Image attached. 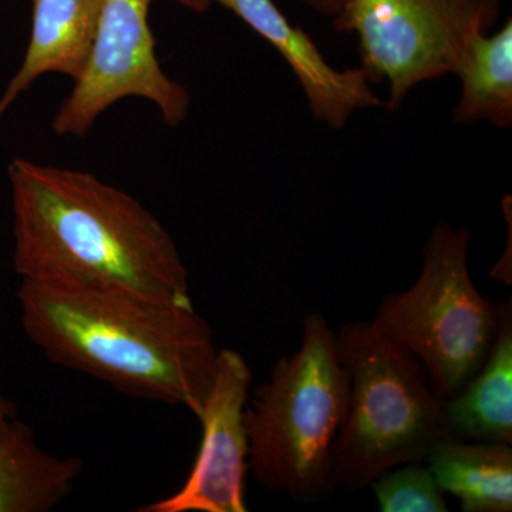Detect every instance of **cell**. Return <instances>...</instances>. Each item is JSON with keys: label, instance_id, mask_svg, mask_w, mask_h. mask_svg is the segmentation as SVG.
I'll return each mask as SVG.
<instances>
[{"label": "cell", "instance_id": "17", "mask_svg": "<svg viewBox=\"0 0 512 512\" xmlns=\"http://www.w3.org/2000/svg\"><path fill=\"white\" fill-rule=\"evenodd\" d=\"M18 416V407L8 397L0 393V433L8 427V424Z\"/></svg>", "mask_w": 512, "mask_h": 512}, {"label": "cell", "instance_id": "2", "mask_svg": "<svg viewBox=\"0 0 512 512\" xmlns=\"http://www.w3.org/2000/svg\"><path fill=\"white\" fill-rule=\"evenodd\" d=\"M18 299L23 330L50 362L201 413L218 350L194 308L59 279H22Z\"/></svg>", "mask_w": 512, "mask_h": 512}, {"label": "cell", "instance_id": "7", "mask_svg": "<svg viewBox=\"0 0 512 512\" xmlns=\"http://www.w3.org/2000/svg\"><path fill=\"white\" fill-rule=\"evenodd\" d=\"M151 3L103 0L89 62L53 119L56 134L86 136L104 111L127 97L151 101L168 127L187 120L190 93L158 62Z\"/></svg>", "mask_w": 512, "mask_h": 512}, {"label": "cell", "instance_id": "14", "mask_svg": "<svg viewBox=\"0 0 512 512\" xmlns=\"http://www.w3.org/2000/svg\"><path fill=\"white\" fill-rule=\"evenodd\" d=\"M461 83L453 110L457 123L487 121L500 130L512 126V22L494 35H478L468 43L454 73Z\"/></svg>", "mask_w": 512, "mask_h": 512}, {"label": "cell", "instance_id": "9", "mask_svg": "<svg viewBox=\"0 0 512 512\" xmlns=\"http://www.w3.org/2000/svg\"><path fill=\"white\" fill-rule=\"evenodd\" d=\"M275 47L301 84L313 119L342 130L356 111L386 107L362 67L330 66L312 37L293 26L274 0H215Z\"/></svg>", "mask_w": 512, "mask_h": 512}, {"label": "cell", "instance_id": "8", "mask_svg": "<svg viewBox=\"0 0 512 512\" xmlns=\"http://www.w3.org/2000/svg\"><path fill=\"white\" fill-rule=\"evenodd\" d=\"M252 372L237 350H218L217 369L201 413L200 451L177 493L137 508L138 512H247L245 429Z\"/></svg>", "mask_w": 512, "mask_h": 512}, {"label": "cell", "instance_id": "11", "mask_svg": "<svg viewBox=\"0 0 512 512\" xmlns=\"http://www.w3.org/2000/svg\"><path fill=\"white\" fill-rule=\"evenodd\" d=\"M446 439L512 443V309L501 301L500 322L483 365L444 400Z\"/></svg>", "mask_w": 512, "mask_h": 512}, {"label": "cell", "instance_id": "13", "mask_svg": "<svg viewBox=\"0 0 512 512\" xmlns=\"http://www.w3.org/2000/svg\"><path fill=\"white\" fill-rule=\"evenodd\" d=\"M424 463L444 494L460 500L461 511H512L511 444L443 439Z\"/></svg>", "mask_w": 512, "mask_h": 512}, {"label": "cell", "instance_id": "3", "mask_svg": "<svg viewBox=\"0 0 512 512\" xmlns=\"http://www.w3.org/2000/svg\"><path fill=\"white\" fill-rule=\"evenodd\" d=\"M349 377L328 319H303L299 348L275 363L245 409L256 483L298 503L332 494L330 458L348 409Z\"/></svg>", "mask_w": 512, "mask_h": 512}, {"label": "cell", "instance_id": "1", "mask_svg": "<svg viewBox=\"0 0 512 512\" xmlns=\"http://www.w3.org/2000/svg\"><path fill=\"white\" fill-rule=\"evenodd\" d=\"M13 266L22 279H59L191 309L180 251L130 194L84 171L16 158Z\"/></svg>", "mask_w": 512, "mask_h": 512}, {"label": "cell", "instance_id": "16", "mask_svg": "<svg viewBox=\"0 0 512 512\" xmlns=\"http://www.w3.org/2000/svg\"><path fill=\"white\" fill-rule=\"evenodd\" d=\"M299 2L320 13V15L336 18L342 10L345 0H299Z\"/></svg>", "mask_w": 512, "mask_h": 512}, {"label": "cell", "instance_id": "6", "mask_svg": "<svg viewBox=\"0 0 512 512\" xmlns=\"http://www.w3.org/2000/svg\"><path fill=\"white\" fill-rule=\"evenodd\" d=\"M500 15V0H345L335 19L355 33L370 82L389 83L390 111L420 83L454 73L468 43Z\"/></svg>", "mask_w": 512, "mask_h": 512}, {"label": "cell", "instance_id": "12", "mask_svg": "<svg viewBox=\"0 0 512 512\" xmlns=\"http://www.w3.org/2000/svg\"><path fill=\"white\" fill-rule=\"evenodd\" d=\"M83 461L60 458L37 444L29 424L13 419L0 433V512H47L82 476Z\"/></svg>", "mask_w": 512, "mask_h": 512}, {"label": "cell", "instance_id": "4", "mask_svg": "<svg viewBox=\"0 0 512 512\" xmlns=\"http://www.w3.org/2000/svg\"><path fill=\"white\" fill-rule=\"evenodd\" d=\"M336 348L349 397L330 458L332 494L365 488L394 467L424 463L431 447L446 439L444 400L419 360L365 320L345 323Z\"/></svg>", "mask_w": 512, "mask_h": 512}, {"label": "cell", "instance_id": "5", "mask_svg": "<svg viewBox=\"0 0 512 512\" xmlns=\"http://www.w3.org/2000/svg\"><path fill=\"white\" fill-rule=\"evenodd\" d=\"M471 234L440 221L423 247V266L406 291L383 296L373 328L419 360L433 392L447 400L490 352L501 301L481 295L468 271Z\"/></svg>", "mask_w": 512, "mask_h": 512}, {"label": "cell", "instance_id": "10", "mask_svg": "<svg viewBox=\"0 0 512 512\" xmlns=\"http://www.w3.org/2000/svg\"><path fill=\"white\" fill-rule=\"evenodd\" d=\"M32 33L18 72L0 97V120L39 77L76 82L89 62L103 0H32Z\"/></svg>", "mask_w": 512, "mask_h": 512}, {"label": "cell", "instance_id": "15", "mask_svg": "<svg viewBox=\"0 0 512 512\" xmlns=\"http://www.w3.org/2000/svg\"><path fill=\"white\" fill-rule=\"evenodd\" d=\"M424 463L394 467L373 481L380 511L447 512L444 491Z\"/></svg>", "mask_w": 512, "mask_h": 512}, {"label": "cell", "instance_id": "18", "mask_svg": "<svg viewBox=\"0 0 512 512\" xmlns=\"http://www.w3.org/2000/svg\"><path fill=\"white\" fill-rule=\"evenodd\" d=\"M170 2L178 3L192 12L204 13L214 5L215 0H170Z\"/></svg>", "mask_w": 512, "mask_h": 512}]
</instances>
